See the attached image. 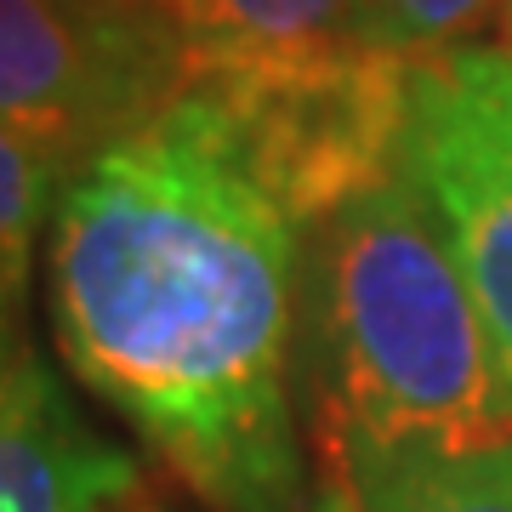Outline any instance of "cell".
I'll use <instances>...</instances> for the list:
<instances>
[{"label": "cell", "instance_id": "6da1fadb", "mask_svg": "<svg viewBox=\"0 0 512 512\" xmlns=\"http://www.w3.org/2000/svg\"><path fill=\"white\" fill-rule=\"evenodd\" d=\"M302 222L183 92L69 177L46 274L69 370L217 512H296Z\"/></svg>", "mask_w": 512, "mask_h": 512}, {"label": "cell", "instance_id": "8992f818", "mask_svg": "<svg viewBox=\"0 0 512 512\" xmlns=\"http://www.w3.org/2000/svg\"><path fill=\"white\" fill-rule=\"evenodd\" d=\"M137 484L29 342L0 359V512H109Z\"/></svg>", "mask_w": 512, "mask_h": 512}, {"label": "cell", "instance_id": "7a4b0ae2", "mask_svg": "<svg viewBox=\"0 0 512 512\" xmlns=\"http://www.w3.org/2000/svg\"><path fill=\"white\" fill-rule=\"evenodd\" d=\"M302 325L336 467L512 456V376L404 171L313 228Z\"/></svg>", "mask_w": 512, "mask_h": 512}, {"label": "cell", "instance_id": "5bb4252c", "mask_svg": "<svg viewBox=\"0 0 512 512\" xmlns=\"http://www.w3.org/2000/svg\"><path fill=\"white\" fill-rule=\"evenodd\" d=\"M501 109H507V120H512V63L501 57Z\"/></svg>", "mask_w": 512, "mask_h": 512}, {"label": "cell", "instance_id": "8fae6325", "mask_svg": "<svg viewBox=\"0 0 512 512\" xmlns=\"http://www.w3.org/2000/svg\"><path fill=\"white\" fill-rule=\"evenodd\" d=\"M74 6H86L103 29L126 35L131 46L177 63L194 86L211 46V0H74Z\"/></svg>", "mask_w": 512, "mask_h": 512}, {"label": "cell", "instance_id": "ba28073f", "mask_svg": "<svg viewBox=\"0 0 512 512\" xmlns=\"http://www.w3.org/2000/svg\"><path fill=\"white\" fill-rule=\"evenodd\" d=\"M359 512H512V456L348 461L336 467Z\"/></svg>", "mask_w": 512, "mask_h": 512}, {"label": "cell", "instance_id": "4fadbf2b", "mask_svg": "<svg viewBox=\"0 0 512 512\" xmlns=\"http://www.w3.org/2000/svg\"><path fill=\"white\" fill-rule=\"evenodd\" d=\"M23 342V330H18V319H0V359H6V353L18 348Z\"/></svg>", "mask_w": 512, "mask_h": 512}, {"label": "cell", "instance_id": "5b68a950", "mask_svg": "<svg viewBox=\"0 0 512 512\" xmlns=\"http://www.w3.org/2000/svg\"><path fill=\"white\" fill-rule=\"evenodd\" d=\"M188 74L131 46L74 0H0V126L74 177L177 103Z\"/></svg>", "mask_w": 512, "mask_h": 512}, {"label": "cell", "instance_id": "9a60e30c", "mask_svg": "<svg viewBox=\"0 0 512 512\" xmlns=\"http://www.w3.org/2000/svg\"><path fill=\"white\" fill-rule=\"evenodd\" d=\"M501 35H507V52H501V57L512 63V0H501Z\"/></svg>", "mask_w": 512, "mask_h": 512}, {"label": "cell", "instance_id": "3957f363", "mask_svg": "<svg viewBox=\"0 0 512 512\" xmlns=\"http://www.w3.org/2000/svg\"><path fill=\"white\" fill-rule=\"evenodd\" d=\"M410 69L416 63L348 40L291 63L211 69L188 92L211 97L228 114L256 177L302 228H319L330 211L399 171Z\"/></svg>", "mask_w": 512, "mask_h": 512}, {"label": "cell", "instance_id": "7c38bea8", "mask_svg": "<svg viewBox=\"0 0 512 512\" xmlns=\"http://www.w3.org/2000/svg\"><path fill=\"white\" fill-rule=\"evenodd\" d=\"M308 512H359V507H353V495H348V484H330V490L319 495V501H313Z\"/></svg>", "mask_w": 512, "mask_h": 512}, {"label": "cell", "instance_id": "277c9868", "mask_svg": "<svg viewBox=\"0 0 512 512\" xmlns=\"http://www.w3.org/2000/svg\"><path fill=\"white\" fill-rule=\"evenodd\" d=\"M399 171L433 205L512 376V120L501 109V52L456 46L410 69Z\"/></svg>", "mask_w": 512, "mask_h": 512}, {"label": "cell", "instance_id": "52a82bcc", "mask_svg": "<svg viewBox=\"0 0 512 512\" xmlns=\"http://www.w3.org/2000/svg\"><path fill=\"white\" fill-rule=\"evenodd\" d=\"M348 40L353 0H211V46L200 74L239 63H291Z\"/></svg>", "mask_w": 512, "mask_h": 512}, {"label": "cell", "instance_id": "9c48e42d", "mask_svg": "<svg viewBox=\"0 0 512 512\" xmlns=\"http://www.w3.org/2000/svg\"><path fill=\"white\" fill-rule=\"evenodd\" d=\"M63 188H69V177L29 137L0 126V319H18L23 313L35 239L57 217Z\"/></svg>", "mask_w": 512, "mask_h": 512}, {"label": "cell", "instance_id": "30bf717a", "mask_svg": "<svg viewBox=\"0 0 512 512\" xmlns=\"http://www.w3.org/2000/svg\"><path fill=\"white\" fill-rule=\"evenodd\" d=\"M495 6L501 0H353V40L399 63H427L456 52Z\"/></svg>", "mask_w": 512, "mask_h": 512}]
</instances>
